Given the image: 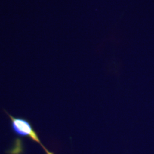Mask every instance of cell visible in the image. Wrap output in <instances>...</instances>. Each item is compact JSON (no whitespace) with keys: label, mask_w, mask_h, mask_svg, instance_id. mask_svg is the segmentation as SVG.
I'll return each instance as SVG.
<instances>
[{"label":"cell","mask_w":154,"mask_h":154,"mask_svg":"<svg viewBox=\"0 0 154 154\" xmlns=\"http://www.w3.org/2000/svg\"><path fill=\"white\" fill-rule=\"evenodd\" d=\"M4 111L10 118L11 130L17 137L29 138L34 142L39 143L44 149L46 154H54L49 151L41 143L37 132L35 131L32 124L27 119L21 117H15L9 114L5 110Z\"/></svg>","instance_id":"6da1fadb"}]
</instances>
